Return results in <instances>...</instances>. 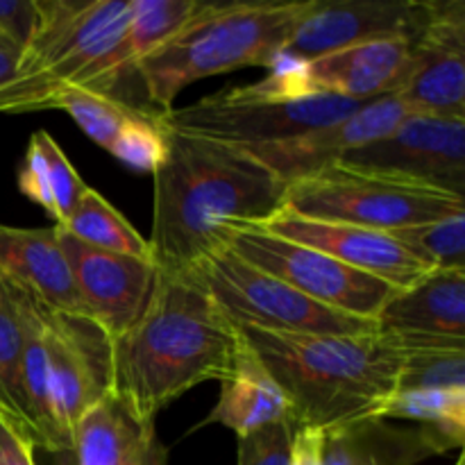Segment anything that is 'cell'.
I'll list each match as a JSON object with an SVG mask.
<instances>
[{
    "label": "cell",
    "instance_id": "22",
    "mask_svg": "<svg viewBox=\"0 0 465 465\" xmlns=\"http://www.w3.org/2000/svg\"><path fill=\"white\" fill-rule=\"evenodd\" d=\"M434 457L418 427H395L384 418H363L325 431V465H418Z\"/></svg>",
    "mask_w": 465,
    "mask_h": 465
},
{
    "label": "cell",
    "instance_id": "15",
    "mask_svg": "<svg viewBox=\"0 0 465 465\" xmlns=\"http://www.w3.org/2000/svg\"><path fill=\"white\" fill-rule=\"evenodd\" d=\"M57 234L82 313L116 339L134 325L145 309L157 275L153 259L91 248L59 227Z\"/></svg>",
    "mask_w": 465,
    "mask_h": 465
},
{
    "label": "cell",
    "instance_id": "10",
    "mask_svg": "<svg viewBox=\"0 0 465 465\" xmlns=\"http://www.w3.org/2000/svg\"><path fill=\"white\" fill-rule=\"evenodd\" d=\"M407 68L409 41L380 39L334 50L295 66L272 68L266 77L241 89L254 98L271 100L336 95L371 103L398 94Z\"/></svg>",
    "mask_w": 465,
    "mask_h": 465
},
{
    "label": "cell",
    "instance_id": "7",
    "mask_svg": "<svg viewBox=\"0 0 465 465\" xmlns=\"http://www.w3.org/2000/svg\"><path fill=\"white\" fill-rule=\"evenodd\" d=\"M191 277L234 327L280 334H368L377 325L318 304L277 277L250 266L230 248L191 266Z\"/></svg>",
    "mask_w": 465,
    "mask_h": 465
},
{
    "label": "cell",
    "instance_id": "8",
    "mask_svg": "<svg viewBox=\"0 0 465 465\" xmlns=\"http://www.w3.org/2000/svg\"><path fill=\"white\" fill-rule=\"evenodd\" d=\"M363 104L366 103L336 95H307L289 100L254 98L241 86H232L193 104L173 109L163 116V123L182 134L248 150L280 143L343 121L359 112Z\"/></svg>",
    "mask_w": 465,
    "mask_h": 465
},
{
    "label": "cell",
    "instance_id": "27",
    "mask_svg": "<svg viewBox=\"0 0 465 465\" xmlns=\"http://www.w3.org/2000/svg\"><path fill=\"white\" fill-rule=\"evenodd\" d=\"M200 7V0H130V18L116 50L123 75L134 71L141 59L171 41Z\"/></svg>",
    "mask_w": 465,
    "mask_h": 465
},
{
    "label": "cell",
    "instance_id": "33",
    "mask_svg": "<svg viewBox=\"0 0 465 465\" xmlns=\"http://www.w3.org/2000/svg\"><path fill=\"white\" fill-rule=\"evenodd\" d=\"M0 465H36L35 448L0 411Z\"/></svg>",
    "mask_w": 465,
    "mask_h": 465
},
{
    "label": "cell",
    "instance_id": "1",
    "mask_svg": "<svg viewBox=\"0 0 465 465\" xmlns=\"http://www.w3.org/2000/svg\"><path fill=\"white\" fill-rule=\"evenodd\" d=\"M166 143V159L153 173L148 245L157 272L189 271L227 248L232 227L262 225L284 207V182L245 150L168 125Z\"/></svg>",
    "mask_w": 465,
    "mask_h": 465
},
{
    "label": "cell",
    "instance_id": "37",
    "mask_svg": "<svg viewBox=\"0 0 465 465\" xmlns=\"http://www.w3.org/2000/svg\"><path fill=\"white\" fill-rule=\"evenodd\" d=\"M0 45H5V44H3V41H0Z\"/></svg>",
    "mask_w": 465,
    "mask_h": 465
},
{
    "label": "cell",
    "instance_id": "36",
    "mask_svg": "<svg viewBox=\"0 0 465 465\" xmlns=\"http://www.w3.org/2000/svg\"><path fill=\"white\" fill-rule=\"evenodd\" d=\"M454 465H465V457H463V454L457 459V463H454Z\"/></svg>",
    "mask_w": 465,
    "mask_h": 465
},
{
    "label": "cell",
    "instance_id": "25",
    "mask_svg": "<svg viewBox=\"0 0 465 465\" xmlns=\"http://www.w3.org/2000/svg\"><path fill=\"white\" fill-rule=\"evenodd\" d=\"M32 295L0 275V411L23 434L21 359L30 325Z\"/></svg>",
    "mask_w": 465,
    "mask_h": 465
},
{
    "label": "cell",
    "instance_id": "19",
    "mask_svg": "<svg viewBox=\"0 0 465 465\" xmlns=\"http://www.w3.org/2000/svg\"><path fill=\"white\" fill-rule=\"evenodd\" d=\"M0 275L35 295L50 312L82 313L54 225L27 230L0 223Z\"/></svg>",
    "mask_w": 465,
    "mask_h": 465
},
{
    "label": "cell",
    "instance_id": "29",
    "mask_svg": "<svg viewBox=\"0 0 465 465\" xmlns=\"http://www.w3.org/2000/svg\"><path fill=\"white\" fill-rule=\"evenodd\" d=\"M398 339L407 350L398 391H465V341Z\"/></svg>",
    "mask_w": 465,
    "mask_h": 465
},
{
    "label": "cell",
    "instance_id": "16",
    "mask_svg": "<svg viewBox=\"0 0 465 465\" xmlns=\"http://www.w3.org/2000/svg\"><path fill=\"white\" fill-rule=\"evenodd\" d=\"M407 116L409 109L398 95H384V98L366 103L359 112L343 121L318 127V130L280 141V143L248 148L245 153L289 186L334 166L352 150L391 134Z\"/></svg>",
    "mask_w": 465,
    "mask_h": 465
},
{
    "label": "cell",
    "instance_id": "35",
    "mask_svg": "<svg viewBox=\"0 0 465 465\" xmlns=\"http://www.w3.org/2000/svg\"><path fill=\"white\" fill-rule=\"evenodd\" d=\"M18 57H21V54H18L16 50L7 48V45H0V84H5V82L14 75Z\"/></svg>",
    "mask_w": 465,
    "mask_h": 465
},
{
    "label": "cell",
    "instance_id": "13",
    "mask_svg": "<svg viewBox=\"0 0 465 465\" xmlns=\"http://www.w3.org/2000/svg\"><path fill=\"white\" fill-rule=\"evenodd\" d=\"M339 163L465 198V118L409 114L391 134L352 150Z\"/></svg>",
    "mask_w": 465,
    "mask_h": 465
},
{
    "label": "cell",
    "instance_id": "12",
    "mask_svg": "<svg viewBox=\"0 0 465 465\" xmlns=\"http://www.w3.org/2000/svg\"><path fill=\"white\" fill-rule=\"evenodd\" d=\"M431 7L434 0H307L272 68L295 66L366 41H411Z\"/></svg>",
    "mask_w": 465,
    "mask_h": 465
},
{
    "label": "cell",
    "instance_id": "4",
    "mask_svg": "<svg viewBox=\"0 0 465 465\" xmlns=\"http://www.w3.org/2000/svg\"><path fill=\"white\" fill-rule=\"evenodd\" d=\"M39 21L16 71L0 84V114L48 109L66 89L116 95L123 73L116 50L130 0H36Z\"/></svg>",
    "mask_w": 465,
    "mask_h": 465
},
{
    "label": "cell",
    "instance_id": "30",
    "mask_svg": "<svg viewBox=\"0 0 465 465\" xmlns=\"http://www.w3.org/2000/svg\"><path fill=\"white\" fill-rule=\"evenodd\" d=\"M430 271H465V213L391 232Z\"/></svg>",
    "mask_w": 465,
    "mask_h": 465
},
{
    "label": "cell",
    "instance_id": "11",
    "mask_svg": "<svg viewBox=\"0 0 465 465\" xmlns=\"http://www.w3.org/2000/svg\"><path fill=\"white\" fill-rule=\"evenodd\" d=\"M54 413L73 445L77 422L114 393V339L82 313L41 309Z\"/></svg>",
    "mask_w": 465,
    "mask_h": 465
},
{
    "label": "cell",
    "instance_id": "34",
    "mask_svg": "<svg viewBox=\"0 0 465 465\" xmlns=\"http://www.w3.org/2000/svg\"><path fill=\"white\" fill-rule=\"evenodd\" d=\"M322 445L325 431L321 430H295L291 440V463L289 465H325L322 463Z\"/></svg>",
    "mask_w": 465,
    "mask_h": 465
},
{
    "label": "cell",
    "instance_id": "18",
    "mask_svg": "<svg viewBox=\"0 0 465 465\" xmlns=\"http://www.w3.org/2000/svg\"><path fill=\"white\" fill-rule=\"evenodd\" d=\"M68 454L75 465H168L154 420L116 393L77 422Z\"/></svg>",
    "mask_w": 465,
    "mask_h": 465
},
{
    "label": "cell",
    "instance_id": "28",
    "mask_svg": "<svg viewBox=\"0 0 465 465\" xmlns=\"http://www.w3.org/2000/svg\"><path fill=\"white\" fill-rule=\"evenodd\" d=\"M62 232L71 234L73 239L91 245V248L107 250L116 254H132V257H150L148 239L139 234L127 223V218L116 207L107 203L95 189L86 186L80 203L75 204L68 221L59 227Z\"/></svg>",
    "mask_w": 465,
    "mask_h": 465
},
{
    "label": "cell",
    "instance_id": "32",
    "mask_svg": "<svg viewBox=\"0 0 465 465\" xmlns=\"http://www.w3.org/2000/svg\"><path fill=\"white\" fill-rule=\"evenodd\" d=\"M39 21L36 0H0V41L18 54L30 44Z\"/></svg>",
    "mask_w": 465,
    "mask_h": 465
},
{
    "label": "cell",
    "instance_id": "17",
    "mask_svg": "<svg viewBox=\"0 0 465 465\" xmlns=\"http://www.w3.org/2000/svg\"><path fill=\"white\" fill-rule=\"evenodd\" d=\"M259 227L307 248L321 250L345 266L389 282L395 289H409L427 272H431L425 263L407 252L391 232L348 225V223L313 221V218L295 216L286 209H280Z\"/></svg>",
    "mask_w": 465,
    "mask_h": 465
},
{
    "label": "cell",
    "instance_id": "21",
    "mask_svg": "<svg viewBox=\"0 0 465 465\" xmlns=\"http://www.w3.org/2000/svg\"><path fill=\"white\" fill-rule=\"evenodd\" d=\"M291 416L289 398L241 336L230 375L221 381V398L203 425H223L241 439L272 422L291 425Z\"/></svg>",
    "mask_w": 465,
    "mask_h": 465
},
{
    "label": "cell",
    "instance_id": "9",
    "mask_svg": "<svg viewBox=\"0 0 465 465\" xmlns=\"http://www.w3.org/2000/svg\"><path fill=\"white\" fill-rule=\"evenodd\" d=\"M227 248L313 302L371 322L377 321L386 302L400 291L321 250L300 245L259 225L232 227Z\"/></svg>",
    "mask_w": 465,
    "mask_h": 465
},
{
    "label": "cell",
    "instance_id": "20",
    "mask_svg": "<svg viewBox=\"0 0 465 465\" xmlns=\"http://www.w3.org/2000/svg\"><path fill=\"white\" fill-rule=\"evenodd\" d=\"M375 325L384 334L465 341V271H431L400 289Z\"/></svg>",
    "mask_w": 465,
    "mask_h": 465
},
{
    "label": "cell",
    "instance_id": "14",
    "mask_svg": "<svg viewBox=\"0 0 465 465\" xmlns=\"http://www.w3.org/2000/svg\"><path fill=\"white\" fill-rule=\"evenodd\" d=\"M409 114L465 118V3L434 0L409 41V68L398 94Z\"/></svg>",
    "mask_w": 465,
    "mask_h": 465
},
{
    "label": "cell",
    "instance_id": "6",
    "mask_svg": "<svg viewBox=\"0 0 465 465\" xmlns=\"http://www.w3.org/2000/svg\"><path fill=\"white\" fill-rule=\"evenodd\" d=\"M282 209L313 221L395 232L465 213V198L420 182L334 163L286 186Z\"/></svg>",
    "mask_w": 465,
    "mask_h": 465
},
{
    "label": "cell",
    "instance_id": "24",
    "mask_svg": "<svg viewBox=\"0 0 465 465\" xmlns=\"http://www.w3.org/2000/svg\"><path fill=\"white\" fill-rule=\"evenodd\" d=\"M380 418L413 422L439 457L463 448L465 391H398L384 404Z\"/></svg>",
    "mask_w": 465,
    "mask_h": 465
},
{
    "label": "cell",
    "instance_id": "31",
    "mask_svg": "<svg viewBox=\"0 0 465 465\" xmlns=\"http://www.w3.org/2000/svg\"><path fill=\"white\" fill-rule=\"evenodd\" d=\"M293 427L289 422H272L248 436L236 439V465H289Z\"/></svg>",
    "mask_w": 465,
    "mask_h": 465
},
{
    "label": "cell",
    "instance_id": "26",
    "mask_svg": "<svg viewBox=\"0 0 465 465\" xmlns=\"http://www.w3.org/2000/svg\"><path fill=\"white\" fill-rule=\"evenodd\" d=\"M48 109H62L95 145L114 154L132 130L141 125L153 109L132 107L118 95L98 94L89 89H66L50 103Z\"/></svg>",
    "mask_w": 465,
    "mask_h": 465
},
{
    "label": "cell",
    "instance_id": "2",
    "mask_svg": "<svg viewBox=\"0 0 465 465\" xmlns=\"http://www.w3.org/2000/svg\"><path fill=\"white\" fill-rule=\"evenodd\" d=\"M241 334L189 272H157L145 309L114 339V393L141 416L232 371Z\"/></svg>",
    "mask_w": 465,
    "mask_h": 465
},
{
    "label": "cell",
    "instance_id": "5",
    "mask_svg": "<svg viewBox=\"0 0 465 465\" xmlns=\"http://www.w3.org/2000/svg\"><path fill=\"white\" fill-rule=\"evenodd\" d=\"M307 0L203 3L171 41L134 66L153 112L166 116L193 82L259 66L271 71Z\"/></svg>",
    "mask_w": 465,
    "mask_h": 465
},
{
    "label": "cell",
    "instance_id": "23",
    "mask_svg": "<svg viewBox=\"0 0 465 465\" xmlns=\"http://www.w3.org/2000/svg\"><path fill=\"white\" fill-rule=\"evenodd\" d=\"M18 191L39 204L53 218L54 227H62L80 203L86 184L57 141L45 130H39L27 141L18 166Z\"/></svg>",
    "mask_w": 465,
    "mask_h": 465
},
{
    "label": "cell",
    "instance_id": "3",
    "mask_svg": "<svg viewBox=\"0 0 465 465\" xmlns=\"http://www.w3.org/2000/svg\"><path fill=\"white\" fill-rule=\"evenodd\" d=\"M289 398L293 430H321L380 418L398 391L404 345L384 331L280 334L236 327Z\"/></svg>",
    "mask_w": 465,
    "mask_h": 465
}]
</instances>
